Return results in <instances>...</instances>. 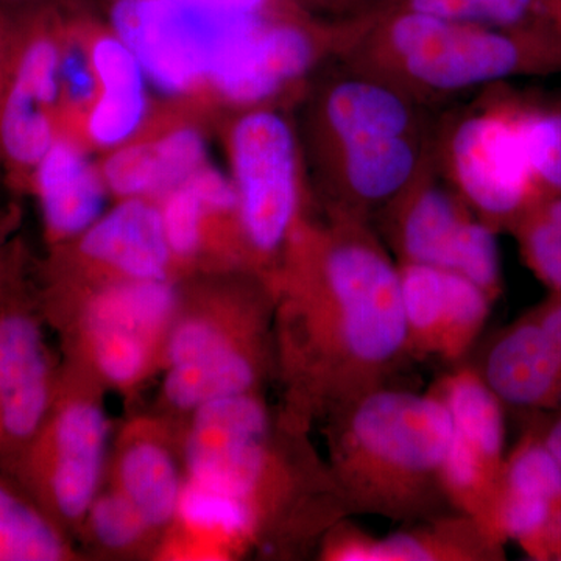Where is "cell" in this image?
<instances>
[{"mask_svg":"<svg viewBox=\"0 0 561 561\" xmlns=\"http://www.w3.org/2000/svg\"><path fill=\"white\" fill-rule=\"evenodd\" d=\"M38 306L25 286L0 311V472L10 479L46 423L60 383Z\"/></svg>","mask_w":561,"mask_h":561,"instance_id":"9a60e30c","label":"cell"},{"mask_svg":"<svg viewBox=\"0 0 561 561\" xmlns=\"http://www.w3.org/2000/svg\"><path fill=\"white\" fill-rule=\"evenodd\" d=\"M493 302V298L478 284L457 273L445 271V298L437 359L454 364L470 353L489 320Z\"/></svg>","mask_w":561,"mask_h":561,"instance_id":"83f0119b","label":"cell"},{"mask_svg":"<svg viewBox=\"0 0 561 561\" xmlns=\"http://www.w3.org/2000/svg\"><path fill=\"white\" fill-rule=\"evenodd\" d=\"M478 371L504 408L534 416L561 409L560 357L534 311L494 337Z\"/></svg>","mask_w":561,"mask_h":561,"instance_id":"7402d4cb","label":"cell"},{"mask_svg":"<svg viewBox=\"0 0 561 561\" xmlns=\"http://www.w3.org/2000/svg\"><path fill=\"white\" fill-rule=\"evenodd\" d=\"M79 9L98 81V95L79 139L99 157L139 135L158 99L139 58L103 13L84 0H79Z\"/></svg>","mask_w":561,"mask_h":561,"instance_id":"ac0fdd59","label":"cell"},{"mask_svg":"<svg viewBox=\"0 0 561 561\" xmlns=\"http://www.w3.org/2000/svg\"><path fill=\"white\" fill-rule=\"evenodd\" d=\"M421 102L375 73L351 66L317 92L309 114L313 153L360 140L424 135Z\"/></svg>","mask_w":561,"mask_h":561,"instance_id":"d6986e66","label":"cell"},{"mask_svg":"<svg viewBox=\"0 0 561 561\" xmlns=\"http://www.w3.org/2000/svg\"><path fill=\"white\" fill-rule=\"evenodd\" d=\"M60 0L18 9V32L0 101V176L16 197L61 135Z\"/></svg>","mask_w":561,"mask_h":561,"instance_id":"9c48e42d","label":"cell"},{"mask_svg":"<svg viewBox=\"0 0 561 561\" xmlns=\"http://www.w3.org/2000/svg\"><path fill=\"white\" fill-rule=\"evenodd\" d=\"M16 32L18 9L0 7V101H2L3 88H5L7 76H9ZM0 180H2V176H0Z\"/></svg>","mask_w":561,"mask_h":561,"instance_id":"836d02e7","label":"cell"},{"mask_svg":"<svg viewBox=\"0 0 561 561\" xmlns=\"http://www.w3.org/2000/svg\"><path fill=\"white\" fill-rule=\"evenodd\" d=\"M531 426L538 432L546 448L561 465V409L560 411L535 416Z\"/></svg>","mask_w":561,"mask_h":561,"instance_id":"d590c367","label":"cell"},{"mask_svg":"<svg viewBox=\"0 0 561 561\" xmlns=\"http://www.w3.org/2000/svg\"><path fill=\"white\" fill-rule=\"evenodd\" d=\"M191 9L230 18H271L289 14L321 16L334 0H176Z\"/></svg>","mask_w":561,"mask_h":561,"instance_id":"1f68e13d","label":"cell"},{"mask_svg":"<svg viewBox=\"0 0 561 561\" xmlns=\"http://www.w3.org/2000/svg\"><path fill=\"white\" fill-rule=\"evenodd\" d=\"M44 278L51 286L179 280L158 202L150 198L113 201L80 236L49 250Z\"/></svg>","mask_w":561,"mask_h":561,"instance_id":"5bb4252c","label":"cell"},{"mask_svg":"<svg viewBox=\"0 0 561 561\" xmlns=\"http://www.w3.org/2000/svg\"><path fill=\"white\" fill-rule=\"evenodd\" d=\"M268 284L275 359L298 426L390 383L411 357L400 267L367 220L306 216Z\"/></svg>","mask_w":561,"mask_h":561,"instance_id":"6da1fadb","label":"cell"},{"mask_svg":"<svg viewBox=\"0 0 561 561\" xmlns=\"http://www.w3.org/2000/svg\"><path fill=\"white\" fill-rule=\"evenodd\" d=\"M113 481L114 489L138 507L151 529L171 526L179 511L184 471L160 431L135 426L124 435Z\"/></svg>","mask_w":561,"mask_h":561,"instance_id":"603a6c76","label":"cell"},{"mask_svg":"<svg viewBox=\"0 0 561 561\" xmlns=\"http://www.w3.org/2000/svg\"><path fill=\"white\" fill-rule=\"evenodd\" d=\"M390 7L491 28L552 25L546 0H394Z\"/></svg>","mask_w":561,"mask_h":561,"instance_id":"4316f807","label":"cell"},{"mask_svg":"<svg viewBox=\"0 0 561 561\" xmlns=\"http://www.w3.org/2000/svg\"><path fill=\"white\" fill-rule=\"evenodd\" d=\"M324 419L328 470L350 515L411 524L457 512L445 481L453 416L434 391L390 382L343 402Z\"/></svg>","mask_w":561,"mask_h":561,"instance_id":"7a4b0ae2","label":"cell"},{"mask_svg":"<svg viewBox=\"0 0 561 561\" xmlns=\"http://www.w3.org/2000/svg\"><path fill=\"white\" fill-rule=\"evenodd\" d=\"M190 415L184 478L242 497L264 530L275 526L300 491V472L276 446L260 391L210 401Z\"/></svg>","mask_w":561,"mask_h":561,"instance_id":"5b68a950","label":"cell"},{"mask_svg":"<svg viewBox=\"0 0 561 561\" xmlns=\"http://www.w3.org/2000/svg\"><path fill=\"white\" fill-rule=\"evenodd\" d=\"M69 559L72 548L66 530L0 472V561Z\"/></svg>","mask_w":561,"mask_h":561,"instance_id":"d4e9b609","label":"cell"},{"mask_svg":"<svg viewBox=\"0 0 561 561\" xmlns=\"http://www.w3.org/2000/svg\"><path fill=\"white\" fill-rule=\"evenodd\" d=\"M401 305L411 357L438 356L445 271L431 265L398 262Z\"/></svg>","mask_w":561,"mask_h":561,"instance_id":"484cf974","label":"cell"},{"mask_svg":"<svg viewBox=\"0 0 561 561\" xmlns=\"http://www.w3.org/2000/svg\"><path fill=\"white\" fill-rule=\"evenodd\" d=\"M44 2V0H0V7L9 9H21V7L33 5V3Z\"/></svg>","mask_w":561,"mask_h":561,"instance_id":"74e56055","label":"cell"},{"mask_svg":"<svg viewBox=\"0 0 561 561\" xmlns=\"http://www.w3.org/2000/svg\"><path fill=\"white\" fill-rule=\"evenodd\" d=\"M110 434L99 393L83 386L81 375L61 371L49 416L13 481L62 529L81 526L102 491Z\"/></svg>","mask_w":561,"mask_h":561,"instance_id":"ba28073f","label":"cell"},{"mask_svg":"<svg viewBox=\"0 0 561 561\" xmlns=\"http://www.w3.org/2000/svg\"><path fill=\"white\" fill-rule=\"evenodd\" d=\"M551 339L561 362V294H549L545 301L531 309Z\"/></svg>","mask_w":561,"mask_h":561,"instance_id":"e575fe53","label":"cell"},{"mask_svg":"<svg viewBox=\"0 0 561 561\" xmlns=\"http://www.w3.org/2000/svg\"><path fill=\"white\" fill-rule=\"evenodd\" d=\"M453 416L454 438L445 481L457 512L470 516L494 540L497 504L504 482V405L483 382L478 368L459 367L432 386Z\"/></svg>","mask_w":561,"mask_h":561,"instance_id":"4fadbf2b","label":"cell"},{"mask_svg":"<svg viewBox=\"0 0 561 561\" xmlns=\"http://www.w3.org/2000/svg\"><path fill=\"white\" fill-rule=\"evenodd\" d=\"M442 164L448 184L494 231H512L542 194L524 153L512 101L459 117L446 131Z\"/></svg>","mask_w":561,"mask_h":561,"instance_id":"30bf717a","label":"cell"},{"mask_svg":"<svg viewBox=\"0 0 561 561\" xmlns=\"http://www.w3.org/2000/svg\"><path fill=\"white\" fill-rule=\"evenodd\" d=\"M321 559L328 561H497L504 545L460 512L378 538L339 522L323 535Z\"/></svg>","mask_w":561,"mask_h":561,"instance_id":"ffe728a7","label":"cell"},{"mask_svg":"<svg viewBox=\"0 0 561 561\" xmlns=\"http://www.w3.org/2000/svg\"><path fill=\"white\" fill-rule=\"evenodd\" d=\"M83 523L92 540L113 552L131 551L153 531L138 507L114 486L99 493Z\"/></svg>","mask_w":561,"mask_h":561,"instance_id":"4dcf8cb0","label":"cell"},{"mask_svg":"<svg viewBox=\"0 0 561 561\" xmlns=\"http://www.w3.org/2000/svg\"><path fill=\"white\" fill-rule=\"evenodd\" d=\"M382 214L397 262L457 273L478 284L494 301L500 297L497 232L479 219L449 184L435 179L431 168Z\"/></svg>","mask_w":561,"mask_h":561,"instance_id":"7c38bea8","label":"cell"},{"mask_svg":"<svg viewBox=\"0 0 561 561\" xmlns=\"http://www.w3.org/2000/svg\"><path fill=\"white\" fill-rule=\"evenodd\" d=\"M343 55L423 102L561 73V35L552 25L491 28L389 7L360 22Z\"/></svg>","mask_w":561,"mask_h":561,"instance_id":"3957f363","label":"cell"},{"mask_svg":"<svg viewBox=\"0 0 561 561\" xmlns=\"http://www.w3.org/2000/svg\"><path fill=\"white\" fill-rule=\"evenodd\" d=\"M173 523L195 541L213 542L224 552L242 551L264 534L260 515L249 502L186 478Z\"/></svg>","mask_w":561,"mask_h":561,"instance_id":"cb8c5ba5","label":"cell"},{"mask_svg":"<svg viewBox=\"0 0 561 561\" xmlns=\"http://www.w3.org/2000/svg\"><path fill=\"white\" fill-rule=\"evenodd\" d=\"M511 232L535 278L561 294V197L542 198Z\"/></svg>","mask_w":561,"mask_h":561,"instance_id":"f1b7e54d","label":"cell"},{"mask_svg":"<svg viewBox=\"0 0 561 561\" xmlns=\"http://www.w3.org/2000/svg\"><path fill=\"white\" fill-rule=\"evenodd\" d=\"M357 22L311 14L243 18L232 27L210 73L209 110L216 114L280 106L305 87L331 55L343 54Z\"/></svg>","mask_w":561,"mask_h":561,"instance_id":"8992f818","label":"cell"},{"mask_svg":"<svg viewBox=\"0 0 561 561\" xmlns=\"http://www.w3.org/2000/svg\"><path fill=\"white\" fill-rule=\"evenodd\" d=\"M216 114L194 102L158 99L146 127L116 149L99 154L111 201H158L209 164Z\"/></svg>","mask_w":561,"mask_h":561,"instance_id":"2e32d148","label":"cell"},{"mask_svg":"<svg viewBox=\"0 0 561 561\" xmlns=\"http://www.w3.org/2000/svg\"><path fill=\"white\" fill-rule=\"evenodd\" d=\"M181 298L175 279L111 280L88 286L47 284L43 306H70V313L76 316L77 343L99 381L127 390L161 364Z\"/></svg>","mask_w":561,"mask_h":561,"instance_id":"52a82bcc","label":"cell"},{"mask_svg":"<svg viewBox=\"0 0 561 561\" xmlns=\"http://www.w3.org/2000/svg\"><path fill=\"white\" fill-rule=\"evenodd\" d=\"M21 219V208L16 203L0 209V311L18 291L27 286V253L18 238Z\"/></svg>","mask_w":561,"mask_h":561,"instance_id":"d6a6232c","label":"cell"},{"mask_svg":"<svg viewBox=\"0 0 561 561\" xmlns=\"http://www.w3.org/2000/svg\"><path fill=\"white\" fill-rule=\"evenodd\" d=\"M527 164L542 197H561V108L513 102Z\"/></svg>","mask_w":561,"mask_h":561,"instance_id":"f546056e","label":"cell"},{"mask_svg":"<svg viewBox=\"0 0 561 561\" xmlns=\"http://www.w3.org/2000/svg\"><path fill=\"white\" fill-rule=\"evenodd\" d=\"M157 202L179 278L202 267L213 275L250 272L228 175L206 164Z\"/></svg>","mask_w":561,"mask_h":561,"instance_id":"e0dca14e","label":"cell"},{"mask_svg":"<svg viewBox=\"0 0 561 561\" xmlns=\"http://www.w3.org/2000/svg\"><path fill=\"white\" fill-rule=\"evenodd\" d=\"M102 13L135 51L162 99L209 110L210 73L242 18L205 13L176 0H103Z\"/></svg>","mask_w":561,"mask_h":561,"instance_id":"8fae6325","label":"cell"},{"mask_svg":"<svg viewBox=\"0 0 561 561\" xmlns=\"http://www.w3.org/2000/svg\"><path fill=\"white\" fill-rule=\"evenodd\" d=\"M216 131L238 202L250 272L271 279L306 214L305 158L283 106L221 114Z\"/></svg>","mask_w":561,"mask_h":561,"instance_id":"277c9868","label":"cell"},{"mask_svg":"<svg viewBox=\"0 0 561 561\" xmlns=\"http://www.w3.org/2000/svg\"><path fill=\"white\" fill-rule=\"evenodd\" d=\"M28 195L38 203L49 250L90 228L111 201L98 158L68 133L58 136L36 165Z\"/></svg>","mask_w":561,"mask_h":561,"instance_id":"44dd1931","label":"cell"},{"mask_svg":"<svg viewBox=\"0 0 561 561\" xmlns=\"http://www.w3.org/2000/svg\"><path fill=\"white\" fill-rule=\"evenodd\" d=\"M546 9H548L549 22L561 35V0H546Z\"/></svg>","mask_w":561,"mask_h":561,"instance_id":"8d00e7d4","label":"cell"}]
</instances>
